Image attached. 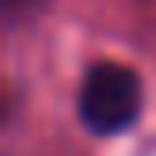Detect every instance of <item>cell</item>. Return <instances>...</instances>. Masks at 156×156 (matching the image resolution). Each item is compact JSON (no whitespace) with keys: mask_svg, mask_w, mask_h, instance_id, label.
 <instances>
[{"mask_svg":"<svg viewBox=\"0 0 156 156\" xmlns=\"http://www.w3.org/2000/svg\"><path fill=\"white\" fill-rule=\"evenodd\" d=\"M145 103L141 76L122 61H95L80 84V122L99 137L126 133Z\"/></svg>","mask_w":156,"mask_h":156,"instance_id":"6da1fadb","label":"cell"}]
</instances>
